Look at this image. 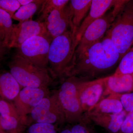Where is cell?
Segmentation results:
<instances>
[{"mask_svg":"<svg viewBox=\"0 0 133 133\" xmlns=\"http://www.w3.org/2000/svg\"><path fill=\"white\" fill-rule=\"evenodd\" d=\"M119 54L109 35L74 55L69 77L74 76L84 81L104 78L120 60Z\"/></svg>","mask_w":133,"mask_h":133,"instance_id":"6da1fadb","label":"cell"},{"mask_svg":"<svg viewBox=\"0 0 133 133\" xmlns=\"http://www.w3.org/2000/svg\"><path fill=\"white\" fill-rule=\"evenodd\" d=\"M76 31L70 29L52 39L50 45L48 62L52 76L63 80L69 77L76 48Z\"/></svg>","mask_w":133,"mask_h":133,"instance_id":"7a4b0ae2","label":"cell"},{"mask_svg":"<svg viewBox=\"0 0 133 133\" xmlns=\"http://www.w3.org/2000/svg\"><path fill=\"white\" fill-rule=\"evenodd\" d=\"M8 66L10 72L21 87L48 89L52 82L48 69L36 66L17 53Z\"/></svg>","mask_w":133,"mask_h":133,"instance_id":"3957f363","label":"cell"},{"mask_svg":"<svg viewBox=\"0 0 133 133\" xmlns=\"http://www.w3.org/2000/svg\"><path fill=\"white\" fill-rule=\"evenodd\" d=\"M107 33L121 59L133 45V0L124 3Z\"/></svg>","mask_w":133,"mask_h":133,"instance_id":"277c9868","label":"cell"},{"mask_svg":"<svg viewBox=\"0 0 133 133\" xmlns=\"http://www.w3.org/2000/svg\"><path fill=\"white\" fill-rule=\"evenodd\" d=\"M79 80L74 76L68 77L62 80L59 89L56 91L64 113L66 123L69 124L87 120L78 95V85Z\"/></svg>","mask_w":133,"mask_h":133,"instance_id":"5b68a950","label":"cell"},{"mask_svg":"<svg viewBox=\"0 0 133 133\" xmlns=\"http://www.w3.org/2000/svg\"><path fill=\"white\" fill-rule=\"evenodd\" d=\"M126 2L127 1H120L112 10L106 13L88 26L77 45L74 56L81 53L104 36Z\"/></svg>","mask_w":133,"mask_h":133,"instance_id":"8992f818","label":"cell"},{"mask_svg":"<svg viewBox=\"0 0 133 133\" xmlns=\"http://www.w3.org/2000/svg\"><path fill=\"white\" fill-rule=\"evenodd\" d=\"M35 123L56 125L66 123L63 111L58 100L56 91L45 97L33 108L30 114Z\"/></svg>","mask_w":133,"mask_h":133,"instance_id":"52a82bcc","label":"cell"},{"mask_svg":"<svg viewBox=\"0 0 133 133\" xmlns=\"http://www.w3.org/2000/svg\"><path fill=\"white\" fill-rule=\"evenodd\" d=\"M52 41L49 37L33 36L22 44L17 49V54L36 66L48 69V54Z\"/></svg>","mask_w":133,"mask_h":133,"instance_id":"ba28073f","label":"cell"},{"mask_svg":"<svg viewBox=\"0 0 133 133\" xmlns=\"http://www.w3.org/2000/svg\"><path fill=\"white\" fill-rule=\"evenodd\" d=\"M106 77L91 81H84L80 79L79 81L78 95L81 107L85 114L104 98Z\"/></svg>","mask_w":133,"mask_h":133,"instance_id":"9c48e42d","label":"cell"},{"mask_svg":"<svg viewBox=\"0 0 133 133\" xmlns=\"http://www.w3.org/2000/svg\"><path fill=\"white\" fill-rule=\"evenodd\" d=\"M72 16L70 1L64 8L53 10L48 15L44 22L52 40L69 30H74L77 32L72 24Z\"/></svg>","mask_w":133,"mask_h":133,"instance_id":"30bf717a","label":"cell"},{"mask_svg":"<svg viewBox=\"0 0 133 133\" xmlns=\"http://www.w3.org/2000/svg\"><path fill=\"white\" fill-rule=\"evenodd\" d=\"M36 36L50 37L43 22L30 20L14 24L8 48L18 49L29 38Z\"/></svg>","mask_w":133,"mask_h":133,"instance_id":"8fae6325","label":"cell"},{"mask_svg":"<svg viewBox=\"0 0 133 133\" xmlns=\"http://www.w3.org/2000/svg\"><path fill=\"white\" fill-rule=\"evenodd\" d=\"M47 88L25 87L19 92L14 101L19 115L23 121L28 124L27 116L43 98L49 95Z\"/></svg>","mask_w":133,"mask_h":133,"instance_id":"7c38bea8","label":"cell"},{"mask_svg":"<svg viewBox=\"0 0 133 133\" xmlns=\"http://www.w3.org/2000/svg\"><path fill=\"white\" fill-rule=\"evenodd\" d=\"M120 1L92 0L90 12L78 29L76 34L75 43L77 45L87 28L95 20L105 14L108 10L113 8Z\"/></svg>","mask_w":133,"mask_h":133,"instance_id":"4fadbf2b","label":"cell"},{"mask_svg":"<svg viewBox=\"0 0 133 133\" xmlns=\"http://www.w3.org/2000/svg\"><path fill=\"white\" fill-rule=\"evenodd\" d=\"M128 112L125 110L116 114L86 115L88 121L104 129L109 133H118Z\"/></svg>","mask_w":133,"mask_h":133,"instance_id":"5bb4252c","label":"cell"},{"mask_svg":"<svg viewBox=\"0 0 133 133\" xmlns=\"http://www.w3.org/2000/svg\"><path fill=\"white\" fill-rule=\"evenodd\" d=\"M104 98L112 94H122L133 92V76L129 75L106 77Z\"/></svg>","mask_w":133,"mask_h":133,"instance_id":"9a60e30c","label":"cell"},{"mask_svg":"<svg viewBox=\"0 0 133 133\" xmlns=\"http://www.w3.org/2000/svg\"><path fill=\"white\" fill-rule=\"evenodd\" d=\"M120 94H112L101 100L86 115L116 114L124 110L119 99Z\"/></svg>","mask_w":133,"mask_h":133,"instance_id":"2e32d148","label":"cell"},{"mask_svg":"<svg viewBox=\"0 0 133 133\" xmlns=\"http://www.w3.org/2000/svg\"><path fill=\"white\" fill-rule=\"evenodd\" d=\"M21 87L9 72H0V97L10 102L14 101Z\"/></svg>","mask_w":133,"mask_h":133,"instance_id":"e0dca14e","label":"cell"},{"mask_svg":"<svg viewBox=\"0 0 133 133\" xmlns=\"http://www.w3.org/2000/svg\"><path fill=\"white\" fill-rule=\"evenodd\" d=\"M91 2V0L70 1L73 13L72 24L77 31L88 10H90Z\"/></svg>","mask_w":133,"mask_h":133,"instance_id":"ac0fdd59","label":"cell"},{"mask_svg":"<svg viewBox=\"0 0 133 133\" xmlns=\"http://www.w3.org/2000/svg\"><path fill=\"white\" fill-rule=\"evenodd\" d=\"M44 1L35 0L30 4L21 6L12 17V19L19 22L31 20V17L35 14L38 8L42 5Z\"/></svg>","mask_w":133,"mask_h":133,"instance_id":"d6986e66","label":"cell"},{"mask_svg":"<svg viewBox=\"0 0 133 133\" xmlns=\"http://www.w3.org/2000/svg\"><path fill=\"white\" fill-rule=\"evenodd\" d=\"M14 24L12 17L0 9V39L8 48Z\"/></svg>","mask_w":133,"mask_h":133,"instance_id":"ffe728a7","label":"cell"},{"mask_svg":"<svg viewBox=\"0 0 133 133\" xmlns=\"http://www.w3.org/2000/svg\"><path fill=\"white\" fill-rule=\"evenodd\" d=\"M69 1L68 0L44 1L39 12L38 21L44 22L48 15L53 10L63 8L69 3Z\"/></svg>","mask_w":133,"mask_h":133,"instance_id":"44dd1931","label":"cell"},{"mask_svg":"<svg viewBox=\"0 0 133 133\" xmlns=\"http://www.w3.org/2000/svg\"><path fill=\"white\" fill-rule=\"evenodd\" d=\"M129 75L133 76V49L131 48L122 58L114 73L115 76Z\"/></svg>","mask_w":133,"mask_h":133,"instance_id":"7402d4cb","label":"cell"},{"mask_svg":"<svg viewBox=\"0 0 133 133\" xmlns=\"http://www.w3.org/2000/svg\"><path fill=\"white\" fill-rule=\"evenodd\" d=\"M56 126L52 124L35 123L30 126L26 133H59Z\"/></svg>","mask_w":133,"mask_h":133,"instance_id":"603a6c76","label":"cell"},{"mask_svg":"<svg viewBox=\"0 0 133 133\" xmlns=\"http://www.w3.org/2000/svg\"><path fill=\"white\" fill-rule=\"evenodd\" d=\"M0 116L2 118H6L11 116H20V115L14 103L0 97Z\"/></svg>","mask_w":133,"mask_h":133,"instance_id":"cb8c5ba5","label":"cell"},{"mask_svg":"<svg viewBox=\"0 0 133 133\" xmlns=\"http://www.w3.org/2000/svg\"><path fill=\"white\" fill-rule=\"evenodd\" d=\"M87 120L79 123L70 124L69 127L62 129L59 133H90L91 130L88 128Z\"/></svg>","mask_w":133,"mask_h":133,"instance_id":"d4e9b609","label":"cell"},{"mask_svg":"<svg viewBox=\"0 0 133 133\" xmlns=\"http://www.w3.org/2000/svg\"><path fill=\"white\" fill-rule=\"evenodd\" d=\"M21 6L18 0H0V9L6 12L12 17Z\"/></svg>","mask_w":133,"mask_h":133,"instance_id":"484cf974","label":"cell"},{"mask_svg":"<svg viewBox=\"0 0 133 133\" xmlns=\"http://www.w3.org/2000/svg\"><path fill=\"white\" fill-rule=\"evenodd\" d=\"M119 99L124 110L127 112L133 111V92L120 94Z\"/></svg>","mask_w":133,"mask_h":133,"instance_id":"4316f807","label":"cell"},{"mask_svg":"<svg viewBox=\"0 0 133 133\" xmlns=\"http://www.w3.org/2000/svg\"><path fill=\"white\" fill-rule=\"evenodd\" d=\"M118 133H133V111L128 113Z\"/></svg>","mask_w":133,"mask_h":133,"instance_id":"83f0119b","label":"cell"},{"mask_svg":"<svg viewBox=\"0 0 133 133\" xmlns=\"http://www.w3.org/2000/svg\"><path fill=\"white\" fill-rule=\"evenodd\" d=\"M8 49H9V48L0 39V63L5 57Z\"/></svg>","mask_w":133,"mask_h":133,"instance_id":"f1b7e54d","label":"cell"},{"mask_svg":"<svg viewBox=\"0 0 133 133\" xmlns=\"http://www.w3.org/2000/svg\"><path fill=\"white\" fill-rule=\"evenodd\" d=\"M35 0H18L21 6L30 4L35 1Z\"/></svg>","mask_w":133,"mask_h":133,"instance_id":"f546056e","label":"cell"},{"mask_svg":"<svg viewBox=\"0 0 133 133\" xmlns=\"http://www.w3.org/2000/svg\"><path fill=\"white\" fill-rule=\"evenodd\" d=\"M0 119H1V116H0ZM0 131H1V132H2V131H1V127H0Z\"/></svg>","mask_w":133,"mask_h":133,"instance_id":"4dcf8cb0","label":"cell"},{"mask_svg":"<svg viewBox=\"0 0 133 133\" xmlns=\"http://www.w3.org/2000/svg\"><path fill=\"white\" fill-rule=\"evenodd\" d=\"M132 48V49H133V45H132V48Z\"/></svg>","mask_w":133,"mask_h":133,"instance_id":"1f68e13d","label":"cell"},{"mask_svg":"<svg viewBox=\"0 0 133 133\" xmlns=\"http://www.w3.org/2000/svg\"><path fill=\"white\" fill-rule=\"evenodd\" d=\"M3 132H1V131H0V133H3Z\"/></svg>","mask_w":133,"mask_h":133,"instance_id":"d6a6232c","label":"cell"},{"mask_svg":"<svg viewBox=\"0 0 133 133\" xmlns=\"http://www.w3.org/2000/svg\"><path fill=\"white\" fill-rule=\"evenodd\" d=\"M5 133V132H3V133Z\"/></svg>","mask_w":133,"mask_h":133,"instance_id":"836d02e7","label":"cell"}]
</instances>
